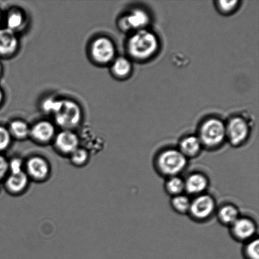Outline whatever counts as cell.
I'll list each match as a JSON object with an SVG mask.
<instances>
[{
    "label": "cell",
    "mask_w": 259,
    "mask_h": 259,
    "mask_svg": "<svg viewBox=\"0 0 259 259\" xmlns=\"http://www.w3.org/2000/svg\"><path fill=\"white\" fill-rule=\"evenodd\" d=\"M159 48V40L156 34L147 29L134 32L130 37L127 50L134 59L144 61L153 57Z\"/></svg>",
    "instance_id": "6da1fadb"
},
{
    "label": "cell",
    "mask_w": 259,
    "mask_h": 259,
    "mask_svg": "<svg viewBox=\"0 0 259 259\" xmlns=\"http://www.w3.org/2000/svg\"><path fill=\"white\" fill-rule=\"evenodd\" d=\"M189 159L178 149H167L160 152L155 159L157 172L164 177L180 176L187 168Z\"/></svg>",
    "instance_id": "7a4b0ae2"
},
{
    "label": "cell",
    "mask_w": 259,
    "mask_h": 259,
    "mask_svg": "<svg viewBox=\"0 0 259 259\" xmlns=\"http://www.w3.org/2000/svg\"><path fill=\"white\" fill-rule=\"evenodd\" d=\"M197 137L201 142L203 148L217 149L227 139L226 125L219 119H208L200 126Z\"/></svg>",
    "instance_id": "3957f363"
},
{
    "label": "cell",
    "mask_w": 259,
    "mask_h": 259,
    "mask_svg": "<svg viewBox=\"0 0 259 259\" xmlns=\"http://www.w3.org/2000/svg\"><path fill=\"white\" fill-rule=\"evenodd\" d=\"M53 115L57 125L67 131L77 127L82 118L80 106L75 101L68 100H60Z\"/></svg>",
    "instance_id": "277c9868"
},
{
    "label": "cell",
    "mask_w": 259,
    "mask_h": 259,
    "mask_svg": "<svg viewBox=\"0 0 259 259\" xmlns=\"http://www.w3.org/2000/svg\"><path fill=\"white\" fill-rule=\"evenodd\" d=\"M217 210V203L211 195L203 194L191 200L189 214L197 222H205L210 219Z\"/></svg>",
    "instance_id": "5b68a950"
},
{
    "label": "cell",
    "mask_w": 259,
    "mask_h": 259,
    "mask_svg": "<svg viewBox=\"0 0 259 259\" xmlns=\"http://www.w3.org/2000/svg\"><path fill=\"white\" fill-rule=\"evenodd\" d=\"M249 135V123L241 116L231 119L226 125L227 139L233 147L242 146L247 141Z\"/></svg>",
    "instance_id": "8992f818"
},
{
    "label": "cell",
    "mask_w": 259,
    "mask_h": 259,
    "mask_svg": "<svg viewBox=\"0 0 259 259\" xmlns=\"http://www.w3.org/2000/svg\"><path fill=\"white\" fill-rule=\"evenodd\" d=\"M91 53L95 62L100 64H107L115 60V45L108 37H98L91 45Z\"/></svg>",
    "instance_id": "52a82bcc"
},
{
    "label": "cell",
    "mask_w": 259,
    "mask_h": 259,
    "mask_svg": "<svg viewBox=\"0 0 259 259\" xmlns=\"http://www.w3.org/2000/svg\"><path fill=\"white\" fill-rule=\"evenodd\" d=\"M230 228L232 237L238 242L243 243L255 238L257 232L255 222L248 217H240Z\"/></svg>",
    "instance_id": "ba28073f"
},
{
    "label": "cell",
    "mask_w": 259,
    "mask_h": 259,
    "mask_svg": "<svg viewBox=\"0 0 259 259\" xmlns=\"http://www.w3.org/2000/svg\"><path fill=\"white\" fill-rule=\"evenodd\" d=\"M150 22V17L147 12L141 9H135L121 19V26L123 30H141L146 29Z\"/></svg>",
    "instance_id": "9c48e42d"
},
{
    "label": "cell",
    "mask_w": 259,
    "mask_h": 259,
    "mask_svg": "<svg viewBox=\"0 0 259 259\" xmlns=\"http://www.w3.org/2000/svg\"><path fill=\"white\" fill-rule=\"evenodd\" d=\"M184 182L185 192L194 197L205 194L209 184L206 175L200 172L189 175L186 179H184Z\"/></svg>",
    "instance_id": "30bf717a"
},
{
    "label": "cell",
    "mask_w": 259,
    "mask_h": 259,
    "mask_svg": "<svg viewBox=\"0 0 259 259\" xmlns=\"http://www.w3.org/2000/svg\"><path fill=\"white\" fill-rule=\"evenodd\" d=\"M55 144L58 151L62 153L71 154L78 148L79 140L74 132L64 130L58 134Z\"/></svg>",
    "instance_id": "8fae6325"
},
{
    "label": "cell",
    "mask_w": 259,
    "mask_h": 259,
    "mask_svg": "<svg viewBox=\"0 0 259 259\" xmlns=\"http://www.w3.org/2000/svg\"><path fill=\"white\" fill-rule=\"evenodd\" d=\"M19 40L15 32L7 28L0 29V57H10L17 52Z\"/></svg>",
    "instance_id": "7c38bea8"
},
{
    "label": "cell",
    "mask_w": 259,
    "mask_h": 259,
    "mask_svg": "<svg viewBox=\"0 0 259 259\" xmlns=\"http://www.w3.org/2000/svg\"><path fill=\"white\" fill-rule=\"evenodd\" d=\"M26 168L27 175L37 180L45 179L50 171L49 163L39 156L32 157L28 160Z\"/></svg>",
    "instance_id": "4fadbf2b"
},
{
    "label": "cell",
    "mask_w": 259,
    "mask_h": 259,
    "mask_svg": "<svg viewBox=\"0 0 259 259\" xmlns=\"http://www.w3.org/2000/svg\"><path fill=\"white\" fill-rule=\"evenodd\" d=\"M203 146L199 137L196 136L185 137L180 142L178 149L188 159L199 156Z\"/></svg>",
    "instance_id": "5bb4252c"
},
{
    "label": "cell",
    "mask_w": 259,
    "mask_h": 259,
    "mask_svg": "<svg viewBox=\"0 0 259 259\" xmlns=\"http://www.w3.org/2000/svg\"><path fill=\"white\" fill-rule=\"evenodd\" d=\"M30 135L35 141L47 143L52 141L55 135V128L48 121H40L30 128Z\"/></svg>",
    "instance_id": "9a60e30c"
},
{
    "label": "cell",
    "mask_w": 259,
    "mask_h": 259,
    "mask_svg": "<svg viewBox=\"0 0 259 259\" xmlns=\"http://www.w3.org/2000/svg\"><path fill=\"white\" fill-rule=\"evenodd\" d=\"M29 184V177L26 172L22 171L17 174H11L7 178L5 185L9 191L14 194L24 191Z\"/></svg>",
    "instance_id": "2e32d148"
},
{
    "label": "cell",
    "mask_w": 259,
    "mask_h": 259,
    "mask_svg": "<svg viewBox=\"0 0 259 259\" xmlns=\"http://www.w3.org/2000/svg\"><path fill=\"white\" fill-rule=\"evenodd\" d=\"M240 217L237 207L233 204H225L219 208L217 218L220 223L230 227Z\"/></svg>",
    "instance_id": "e0dca14e"
},
{
    "label": "cell",
    "mask_w": 259,
    "mask_h": 259,
    "mask_svg": "<svg viewBox=\"0 0 259 259\" xmlns=\"http://www.w3.org/2000/svg\"><path fill=\"white\" fill-rule=\"evenodd\" d=\"M164 189L170 196L175 197L185 192L184 179L180 176L167 178L164 184Z\"/></svg>",
    "instance_id": "ac0fdd59"
},
{
    "label": "cell",
    "mask_w": 259,
    "mask_h": 259,
    "mask_svg": "<svg viewBox=\"0 0 259 259\" xmlns=\"http://www.w3.org/2000/svg\"><path fill=\"white\" fill-rule=\"evenodd\" d=\"M132 65L127 58L118 57L113 61L111 70L116 77L124 78L127 77L132 72Z\"/></svg>",
    "instance_id": "d6986e66"
},
{
    "label": "cell",
    "mask_w": 259,
    "mask_h": 259,
    "mask_svg": "<svg viewBox=\"0 0 259 259\" xmlns=\"http://www.w3.org/2000/svg\"><path fill=\"white\" fill-rule=\"evenodd\" d=\"M191 199L184 194L172 197L171 205L172 209L180 214H189Z\"/></svg>",
    "instance_id": "ffe728a7"
},
{
    "label": "cell",
    "mask_w": 259,
    "mask_h": 259,
    "mask_svg": "<svg viewBox=\"0 0 259 259\" xmlns=\"http://www.w3.org/2000/svg\"><path fill=\"white\" fill-rule=\"evenodd\" d=\"M9 131L11 136L17 139H22L29 136L30 128L24 121L15 120L10 124Z\"/></svg>",
    "instance_id": "44dd1931"
},
{
    "label": "cell",
    "mask_w": 259,
    "mask_h": 259,
    "mask_svg": "<svg viewBox=\"0 0 259 259\" xmlns=\"http://www.w3.org/2000/svg\"><path fill=\"white\" fill-rule=\"evenodd\" d=\"M24 15L19 10H13L8 15L7 28L15 32L20 29L24 24Z\"/></svg>",
    "instance_id": "7402d4cb"
},
{
    "label": "cell",
    "mask_w": 259,
    "mask_h": 259,
    "mask_svg": "<svg viewBox=\"0 0 259 259\" xmlns=\"http://www.w3.org/2000/svg\"><path fill=\"white\" fill-rule=\"evenodd\" d=\"M243 253L247 259H259V241L257 237L245 243Z\"/></svg>",
    "instance_id": "603a6c76"
},
{
    "label": "cell",
    "mask_w": 259,
    "mask_h": 259,
    "mask_svg": "<svg viewBox=\"0 0 259 259\" xmlns=\"http://www.w3.org/2000/svg\"><path fill=\"white\" fill-rule=\"evenodd\" d=\"M70 155L72 162L77 166L85 164L89 159L88 152L85 149L79 147Z\"/></svg>",
    "instance_id": "cb8c5ba5"
},
{
    "label": "cell",
    "mask_w": 259,
    "mask_h": 259,
    "mask_svg": "<svg viewBox=\"0 0 259 259\" xmlns=\"http://www.w3.org/2000/svg\"><path fill=\"white\" fill-rule=\"evenodd\" d=\"M11 143V134L9 130L0 126V152L6 150Z\"/></svg>",
    "instance_id": "d4e9b609"
},
{
    "label": "cell",
    "mask_w": 259,
    "mask_h": 259,
    "mask_svg": "<svg viewBox=\"0 0 259 259\" xmlns=\"http://www.w3.org/2000/svg\"><path fill=\"white\" fill-rule=\"evenodd\" d=\"M238 4V1H220L218 2L217 6L220 11L224 14H228L236 9Z\"/></svg>",
    "instance_id": "484cf974"
},
{
    "label": "cell",
    "mask_w": 259,
    "mask_h": 259,
    "mask_svg": "<svg viewBox=\"0 0 259 259\" xmlns=\"http://www.w3.org/2000/svg\"><path fill=\"white\" fill-rule=\"evenodd\" d=\"M60 100L49 98L44 101L42 104V108L46 112L54 113L59 104Z\"/></svg>",
    "instance_id": "4316f807"
},
{
    "label": "cell",
    "mask_w": 259,
    "mask_h": 259,
    "mask_svg": "<svg viewBox=\"0 0 259 259\" xmlns=\"http://www.w3.org/2000/svg\"><path fill=\"white\" fill-rule=\"evenodd\" d=\"M9 170L11 174H17L23 171L22 170V161L19 158H14L11 161L9 162Z\"/></svg>",
    "instance_id": "83f0119b"
},
{
    "label": "cell",
    "mask_w": 259,
    "mask_h": 259,
    "mask_svg": "<svg viewBox=\"0 0 259 259\" xmlns=\"http://www.w3.org/2000/svg\"><path fill=\"white\" fill-rule=\"evenodd\" d=\"M9 171V161L4 156L0 154V180L4 179Z\"/></svg>",
    "instance_id": "f1b7e54d"
},
{
    "label": "cell",
    "mask_w": 259,
    "mask_h": 259,
    "mask_svg": "<svg viewBox=\"0 0 259 259\" xmlns=\"http://www.w3.org/2000/svg\"><path fill=\"white\" fill-rule=\"evenodd\" d=\"M4 93H3L2 90L0 89V105L3 102V100H4Z\"/></svg>",
    "instance_id": "f546056e"
},
{
    "label": "cell",
    "mask_w": 259,
    "mask_h": 259,
    "mask_svg": "<svg viewBox=\"0 0 259 259\" xmlns=\"http://www.w3.org/2000/svg\"><path fill=\"white\" fill-rule=\"evenodd\" d=\"M2 71H3L2 65L1 64V63H0V77H1Z\"/></svg>",
    "instance_id": "4dcf8cb0"
},
{
    "label": "cell",
    "mask_w": 259,
    "mask_h": 259,
    "mask_svg": "<svg viewBox=\"0 0 259 259\" xmlns=\"http://www.w3.org/2000/svg\"><path fill=\"white\" fill-rule=\"evenodd\" d=\"M2 17V12H1V11H0V22H1Z\"/></svg>",
    "instance_id": "1f68e13d"
}]
</instances>
